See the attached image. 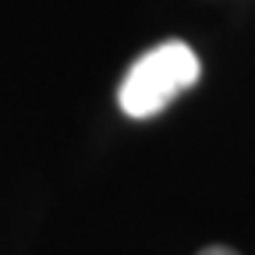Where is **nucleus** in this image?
I'll return each mask as SVG.
<instances>
[{"label": "nucleus", "instance_id": "f257e3e1", "mask_svg": "<svg viewBox=\"0 0 255 255\" xmlns=\"http://www.w3.org/2000/svg\"><path fill=\"white\" fill-rule=\"evenodd\" d=\"M202 75V64L195 57V50H191L188 43H159L152 46L149 53H142L135 64H131V71L124 75L121 82V92H117V100H121V110L128 117H152L159 114L174 96H181L184 89H191L199 82Z\"/></svg>", "mask_w": 255, "mask_h": 255}, {"label": "nucleus", "instance_id": "f03ea898", "mask_svg": "<svg viewBox=\"0 0 255 255\" xmlns=\"http://www.w3.org/2000/svg\"><path fill=\"white\" fill-rule=\"evenodd\" d=\"M199 255H238L234 248H227V245H213V248H202Z\"/></svg>", "mask_w": 255, "mask_h": 255}]
</instances>
